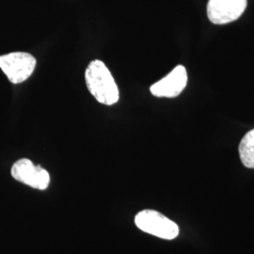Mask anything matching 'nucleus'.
Wrapping results in <instances>:
<instances>
[{
    "instance_id": "nucleus-2",
    "label": "nucleus",
    "mask_w": 254,
    "mask_h": 254,
    "mask_svg": "<svg viewBox=\"0 0 254 254\" xmlns=\"http://www.w3.org/2000/svg\"><path fill=\"white\" fill-rule=\"evenodd\" d=\"M135 224L142 232L166 240L174 239L179 235L178 225L154 210L145 209L137 213Z\"/></svg>"
},
{
    "instance_id": "nucleus-4",
    "label": "nucleus",
    "mask_w": 254,
    "mask_h": 254,
    "mask_svg": "<svg viewBox=\"0 0 254 254\" xmlns=\"http://www.w3.org/2000/svg\"><path fill=\"white\" fill-rule=\"evenodd\" d=\"M11 176L16 181L23 183L39 190H45L50 184V175L41 166H36L27 158L20 159L13 164L10 170Z\"/></svg>"
},
{
    "instance_id": "nucleus-5",
    "label": "nucleus",
    "mask_w": 254,
    "mask_h": 254,
    "mask_svg": "<svg viewBox=\"0 0 254 254\" xmlns=\"http://www.w3.org/2000/svg\"><path fill=\"white\" fill-rule=\"evenodd\" d=\"M248 0H209L207 16L215 25H225L239 18L245 11Z\"/></svg>"
},
{
    "instance_id": "nucleus-3",
    "label": "nucleus",
    "mask_w": 254,
    "mask_h": 254,
    "mask_svg": "<svg viewBox=\"0 0 254 254\" xmlns=\"http://www.w3.org/2000/svg\"><path fill=\"white\" fill-rule=\"evenodd\" d=\"M36 64V59L26 52L0 56V69L13 84H20L28 79L34 72Z\"/></svg>"
},
{
    "instance_id": "nucleus-6",
    "label": "nucleus",
    "mask_w": 254,
    "mask_h": 254,
    "mask_svg": "<svg viewBox=\"0 0 254 254\" xmlns=\"http://www.w3.org/2000/svg\"><path fill=\"white\" fill-rule=\"evenodd\" d=\"M187 84V69L183 65H178L167 76L152 85L150 91L156 97L174 98L181 94Z\"/></svg>"
},
{
    "instance_id": "nucleus-7",
    "label": "nucleus",
    "mask_w": 254,
    "mask_h": 254,
    "mask_svg": "<svg viewBox=\"0 0 254 254\" xmlns=\"http://www.w3.org/2000/svg\"><path fill=\"white\" fill-rule=\"evenodd\" d=\"M241 162L248 169H254V129L249 131L238 147Z\"/></svg>"
},
{
    "instance_id": "nucleus-1",
    "label": "nucleus",
    "mask_w": 254,
    "mask_h": 254,
    "mask_svg": "<svg viewBox=\"0 0 254 254\" xmlns=\"http://www.w3.org/2000/svg\"><path fill=\"white\" fill-rule=\"evenodd\" d=\"M85 79L88 90L99 103L112 106L118 102V86L103 62L99 60L92 61L86 69Z\"/></svg>"
}]
</instances>
